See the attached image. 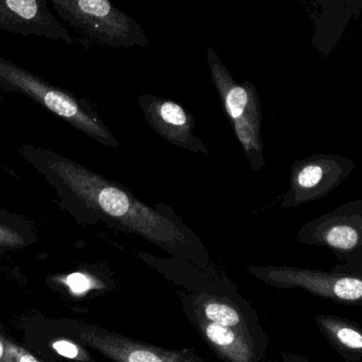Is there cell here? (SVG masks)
Instances as JSON below:
<instances>
[{
	"instance_id": "52a82bcc",
	"label": "cell",
	"mask_w": 362,
	"mask_h": 362,
	"mask_svg": "<svg viewBox=\"0 0 362 362\" xmlns=\"http://www.w3.org/2000/svg\"><path fill=\"white\" fill-rule=\"evenodd\" d=\"M297 240L329 249L338 261L362 247V198L346 202L302 226Z\"/></svg>"
},
{
	"instance_id": "30bf717a",
	"label": "cell",
	"mask_w": 362,
	"mask_h": 362,
	"mask_svg": "<svg viewBox=\"0 0 362 362\" xmlns=\"http://www.w3.org/2000/svg\"><path fill=\"white\" fill-rule=\"evenodd\" d=\"M317 325L332 346L349 362L362 358V327L358 323L333 315H319Z\"/></svg>"
},
{
	"instance_id": "5bb4252c",
	"label": "cell",
	"mask_w": 362,
	"mask_h": 362,
	"mask_svg": "<svg viewBox=\"0 0 362 362\" xmlns=\"http://www.w3.org/2000/svg\"><path fill=\"white\" fill-rule=\"evenodd\" d=\"M50 284L64 285L74 295H82L91 288V280L83 272H74L65 276H57L50 279Z\"/></svg>"
},
{
	"instance_id": "4fadbf2b",
	"label": "cell",
	"mask_w": 362,
	"mask_h": 362,
	"mask_svg": "<svg viewBox=\"0 0 362 362\" xmlns=\"http://www.w3.org/2000/svg\"><path fill=\"white\" fill-rule=\"evenodd\" d=\"M4 342L8 350V362H48L40 358L35 353L13 339L4 331Z\"/></svg>"
},
{
	"instance_id": "8992f818",
	"label": "cell",
	"mask_w": 362,
	"mask_h": 362,
	"mask_svg": "<svg viewBox=\"0 0 362 362\" xmlns=\"http://www.w3.org/2000/svg\"><path fill=\"white\" fill-rule=\"evenodd\" d=\"M355 165L352 159L333 154L310 155L296 160L281 208H297L325 197L354 171Z\"/></svg>"
},
{
	"instance_id": "ba28073f",
	"label": "cell",
	"mask_w": 362,
	"mask_h": 362,
	"mask_svg": "<svg viewBox=\"0 0 362 362\" xmlns=\"http://www.w3.org/2000/svg\"><path fill=\"white\" fill-rule=\"evenodd\" d=\"M138 102L146 122L161 138L194 154L208 156V146L194 134L193 116L182 105L151 95H140Z\"/></svg>"
},
{
	"instance_id": "5b68a950",
	"label": "cell",
	"mask_w": 362,
	"mask_h": 362,
	"mask_svg": "<svg viewBox=\"0 0 362 362\" xmlns=\"http://www.w3.org/2000/svg\"><path fill=\"white\" fill-rule=\"evenodd\" d=\"M272 284L298 287L341 305L362 306V274L333 267L329 272L291 266L253 268Z\"/></svg>"
},
{
	"instance_id": "6da1fadb",
	"label": "cell",
	"mask_w": 362,
	"mask_h": 362,
	"mask_svg": "<svg viewBox=\"0 0 362 362\" xmlns=\"http://www.w3.org/2000/svg\"><path fill=\"white\" fill-rule=\"evenodd\" d=\"M21 156L54 189L59 204L78 223L105 221L115 229L135 233L176 257L206 252L199 238L163 206L152 208L117 181L50 150L21 144Z\"/></svg>"
},
{
	"instance_id": "9a60e30c",
	"label": "cell",
	"mask_w": 362,
	"mask_h": 362,
	"mask_svg": "<svg viewBox=\"0 0 362 362\" xmlns=\"http://www.w3.org/2000/svg\"><path fill=\"white\" fill-rule=\"evenodd\" d=\"M206 333L209 339L217 346H229L234 341L233 332L228 327L217 325V323L209 325L206 327Z\"/></svg>"
},
{
	"instance_id": "9c48e42d",
	"label": "cell",
	"mask_w": 362,
	"mask_h": 362,
	"mask_svg": "<svg viewBox=\"0 0 362 362\" xmlns=\"http://www.w3.org/2000/svg\"><path fill=\"white\" fill-rule=\"evenodd\" d=\"M0 31L74 44L67 28L52 14L47 0H0Z\"/></svg>"
},
{
	"instance_id": "3957f363",
	"label": "cell",
	"mask_w": 362,
	"mask_h": 362,
	"mask_svg": "<svg viewBox=\"0 0 362 362\" xmlns=\"http://www.w3.org/2000/svg\"><path fill=\"white\" fill-rule=\"evenodd\" d=\"M206 63L215 89L236 138L251 169L261 172L265 167L262 139V110L257 89L252 83L236 82L216 51L209 47Z\"/></svg>"
},
{
	"instance_id": "277c9868",
	"label": "cell",
	"mask_w": 362,
	"mask_h": 362,
	"mask_svg": "<svg viewBox=\"0 0 362 362\" xmlns=\"http://www.w3.org/2000/svg\"><path fill=\"white\" fill-rule=\"evenodd\" d=\"M66 23L99 44L114 48L148 46V38L133 17L112 0H48Z\"/></svg>"
},
{
	"instance_id": "7a4b0ae2",
	"label": "cell",
	"mask_w": 362,
	"mask_h": 362,
	"mask_svg": "<svg viewBox=\"0 0 362 362\" xmlns=\"http://www.w3.org/2000/svg\"><path fill=\"white\" fill-rule=\"evenodd\" d=\"M0 89L21 93L33 100L50 114L63 119L102 146L108 148L119 146L118 140L86 99H78L69 91L50 84L1 55Z\"/></svg>"
},
{
	"instance_id": "ac0fdd59",
	"label": "cell",
	"mask_w": 362,
	"mask_h": 362,
	"mask_svg": "<svg viewBox=\"0 0 362 362\" xmlns=\"http://www.w3.org/2000/svg\"><path fill=\"white\" fill-rule=\"evenodd\" d=\"M0 362H8V350L4 338V329H0Z\"/></svg>"
},
{
	"instance_id": "7c38bea8",
	"label": "cell",
	"mask_w": 362,
	"mask_h": 362,
	"mask_svg": "<svg viewBox=\"0 0 362 362\" xmlns=\"http://www.w3.org/2000/svg\"><path fill=\"white\" fill-rule=\"evenodd\" d=\"M204 312L209 320L223 327H235L240 322V316L238 313L225 304L217 303V302L206 304Z\"/></svg>"
},
{
	"instance_id": "2e32d148",
	"label": "cell",
	"mask_w": 362,
	"mask_h": 362,
	"mask_svg": "<svg viewBox=\"0 0 362 362\" xmlns=\"http://www.w3.org/2000/svg\"><path fill=\"white\" fill-rule=\"evenodd\" d=\"M339 262L340 263L334 266V267L346 270V272L362 274V247L349 257L340 259Z\"/></svg>"
},
{
	"instance_id": "8fae6325",
	"label": "cell",
	"mask_w": 362,
	"mask_h": 362,
	"mask_svg": "<svg viewBox=\"0 0 362 362\" xmlns=\"http://www.w3.org/2000/svg\"><path fill=\"white\" fill-rule=\"evenodd\" d=\"M36 240L37 233L31 221L0 208V259L11 251L32 246Z\"/></svg>"
},
{
	"instance_id": "e0dca14e",
	"label": "cell",
	"mask_w": 362,
	"mask_h": 362,
	"mask_svg": "<svg viewBox=\"0 0 362 362\" xmlns=\"http://www.w3.org/2000/svg\"><path fill=\"white\" fill-rule=\"evenodd\" d=\"M129 362H163L157 355L146 351H135L129 356Z\"/></svg>"
}]
</instances>
